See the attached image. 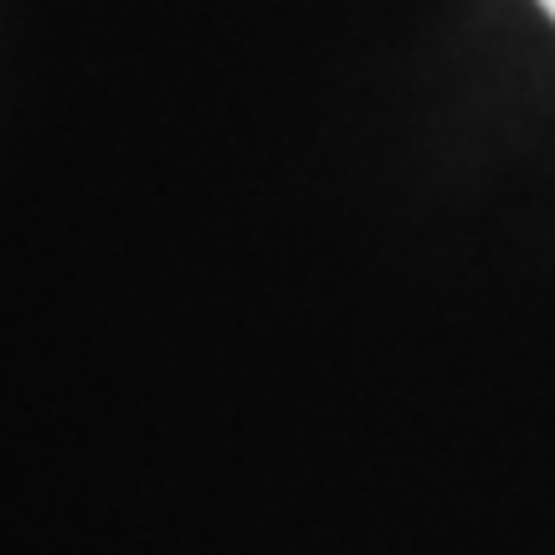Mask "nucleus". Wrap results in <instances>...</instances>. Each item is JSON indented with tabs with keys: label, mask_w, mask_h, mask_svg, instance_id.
Segmentation results:
<instances>
[{
	"label": "nucleus",
	"mask_w": 555,
	"mask_h": 555,
	"mask_svg": "<svg viewBox=\"0 0 555 555\" xmlns=\"http://www.w3.org/2000/svg\"><path fill=\"white\" fill-rule=\"evenodd\" d=\"M540 5H545V16H551V21H555V0H540Z\"/></svg>",
	"instance_id": "1"
}]
</instances>
